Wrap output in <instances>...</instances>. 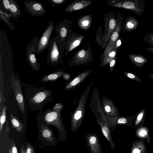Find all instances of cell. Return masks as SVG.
Listing matches in <instances>:
<instances>
[{"mask_svg":"<svg viewBox=\"0 0 153 153\" xmlns=\"http://www.w3.org/2000/svg\"><path fill=\"white\" fill-rule=\"evenodd\" d=\"M92 71L91 70H86L74 76L71 79L68 80L65 89L71 90L75 89L83 82Z\"/></svg>","mask_w":153,"mask_h":153,"instance_id":"15","label":"cell"},{"mask_svg":"<svg viewBox=\"0 0 153 153\" xmlns=\"http://www.w3.org/2000/svg\"><path fill=\"white\" fill-rule=\"evenodd\" d=\"M62 110L48 109L46 111L43 116L45 123L56 127L62 136V140L65 141L67 137L65 126L63 124L61 112Z\"/></svg>","mask_w":153,"mask_h":153,"instance_id":"4","label":"cell"},{"mask_svg":"<svg viewBox=\"0 0 153 153\" xmlns=\"http://www.w3.org/2000/svg\"><path fill=\"white\" fill-rule=\"evenodd\" d=\"M65 72L60 71L50 74L44 77L41 81L42 82L52 81L56 80L65 74Z\"/></svg>","mask_w":153,"mask_h":153,"instance_id":"29","label":"cell"},{"mask_svg":"<svg viewBox=\"0 0 153 153\" xmlns=\"http://www.w3.org/2000/svg\"><path fill=\"white\" fill-rule=\"evenodd\" d=\"M10 149L11 150L12 153H18L17 148L15 143L13 144L11 147Z\"/></svg>","mask_w":153,"mask_h":153,"instance_id":"40","label":"cell"},{"mask_svg":"<svg viewBox=\"0 0 153 153\" xmlns=\"http://www.w3.org/2000/svg\"><path fill=\"white\" fill-rule=\"evenodd\" d=\"M47 1L51 3L52 7L54 8L63 4L67 0H48Z\"/></svg>","mask_w":153,"mask_h":153,"instance_id":"35","label":"cell"},{"mask_svg":"<svg viewBox=\"0 0 153 153\" xmlns=\"http://www.w3.org/2000/svg\"><path fill=\"white\" fill-rule=\"evenodd\" d=\"M48 50L47 63L52 66L57 65L60 62L63 64V52L59 46L55 35L50 39Z\"/></svg>","mask_w":153,"mask_h":153,"instance_id":"5","label":"cell"},{"mask_svg":"<svg viewBox=\"0 0 153 153\" xmlns=\"http://www.w3.org/2000/svg\"><path fill=\"white\" fill-rule=\"evenodd\" d=\"M123 74L124 76L131 80L141 82H142L141 79L134 74L127 71H124Z\"/></svg>","mask_w":153,"mask_h":153,"instance_id":"33","label":"cell"},{"mask_svg":"<svg viewBox=\"0 0 153 153\" xmlns=\"http://www.w3.org/2000/svg\"><path fill=\"white\" fill-rule=\"evenodd\" d=\"M10 120L12 126L18 132L22 131L24 125L12 113L10 114Z\"/></svg>","mask_w":153,"mask_h":153,"instance_id":"28","label":"cell"},{"mask_svg":"<svg viewBox=\"0 0 153 153\" xmlns=\"http://www.w3.org/2000/svg\"><path fill=\"white\" fill-rule=\"evenodd\" d=\"M128 57L133 64L140 68H142L148 61L147 59L141 54H129Z\"/></svg>","mask_w":153,"mask_h":153,"instance_id":"21","label":"cell"},{"mask_svg":"<svg viewBox=\"0 0 153 153\" xmlns=\"http://www.w3.org/2000/svg\"><path fill=\"white\" fill-rule=\"evenodd\" d=\"M115 12V11L110 12L104 14L103 16L105 30L103 40L105 42L109 40L116 27L117 20Z\"/></svg>","mask_w":153,"mask_h":153,"instance_id":"9","label":"cell"},{"mask_svg":"<svg viewBox=\"0 0 153 153\" xmlns=\"http://www.w3.org/2000/svg\"><path fill=\"white\" fill-rule=\"evenodd\" d=\"M7 108V106L5 105L3 107L1 111L0 118V134H1L3 125L6 121V111Z\"/></svg>","mask_w":153,"mask_h":153,"instance_id":"31","label":"cell"},{"mask_svg":"<svg viewBox=\"0 0 153 153\" xmlns=\"http://www.w3.org/2000/svg\"><path fill=\"white\" fill-rule=\"evenodd\" d=\"M0 19L3 21L11 30L15 29V27L13 23L2 13L1 9H0Z\"/></svg>","mask_w":153,"mask_h":153,"instance_id":"32","label":"cell"},{"mask_svg":"<svg viewBox=\"0 0 153 153\" xmlns=\"http://www.w3.org/2000/svg\"><path fill=\"white\" fill-rule=\"evenodd\" d=\"M42 136L49 142H53V138L51 131L44 125L42 124L40 129Z\"/></svg>","mask_w":153,"mask_h":153,"instance_id":"27","label":"cell"},{"mask_svg":"<svg viewBox=\"0 0 153 153\" xmlns=\"http://www.w3.org/2000/svg\"><path fill=\"white\" fill-rule=\"evenodd\" d=\"M9 153H12L11 150L10 149H9Z\"/></svg>","mask_w":153,"mask_h":153,"instance_id":"45","label":"cell"},{"mask_svg":"<svg viewBox=\"0 0 153 153\" xmlns=\"http://www.w3.org/2000/svg\"><path fill=\"white\" fill-rule=\"evenodd\" d=\"M117 24L116 27L112 33L107 45L102 54L100 56V63H101L114 45L119 38V34L122 29L123 18L119 11L117 13Z\"/></svg>","mask_w":153,"mask_h":153,"instance_id":"6","label":"cell"},{"mask_svg":"<svg viewBox=\"0 0 153 153\" xmlns=\"http://www.w3.org/2000/svg\"><path fill=\"white\" fill-rule=\"evenodd\" d=\"M93 1L90 0H75L68 5L65 9V12L71 13L84 9L89 6Z\"/></svg>","mask_w":153,"mask_h":153,"instance_id":"18","label":"cell"},{"mask_svg":"<svg viewBox=\"0 0 153 153\" xmlns=\"http://www.w3.org/2000/svg\"><path fill=\"white\" fill-rule=\"evenodd\" d=\"M93 82L94 80H91L81 94L75 109L71 114V131L74 133H75L78 130L82 123L85 114L86 103L88 96Z\"/></svg>","mask_w":153,"mask_h":153,"instance_id":"1","label":"cell"},{"mask_svg":"<svg viewBox=\"0 0 153 153\" xmlns=\"http://www.w3.org/2000/svg\"><path fill=\"white\" fill-rule=\"evenodd\" d=\"M107 3L114 7L130 10L140 16L145 11L146 1L143 0H108Z\"/></svg>","mask_w":153,"mask_h":153,"instance_id":"3","label":"cell"},{"mask_svg":"<svg viewBox=\"0 0 153 153\" xmlns=\"http://www.w3.org/2000/svg\"><path fill=\"white\" fill-rule=\"evenodd\" d=\"M139 25V21L134 16H127L123 23V32L125 33L132 31L137 28Z\"/></svg>","mask_w":153,"mask_h":153,"instance_id":"20","label":"cell"},{"mask_svg":"<svg viewBox=\"0 0 153 153\" xmlns=\"http://www.w3.org/2000/svg\"><path fill=\"white\" fill-rule=\"evenodd\" d=\"M121 43L122 42L121 38H119L117 41L114 45L113 47L117 49V48L121 45Z\"/></svg>","mask_w":153,"mask_h":153,"instance_id":"39","label":"cell"},{"mask_svg":"<svg viewBox=\"0 0 153 153\" xmlns=\"http://www.w3.org/2000/svg\"><path fill=\"white\" fill-rule=\"evenodd\" d=\"M51 92L48 90H42L39 91L29 99V104L34 106H39L43 103L48 102V99L51 96Z\"/></svg>","mask_w":153,"mask_h":153,"instance_id":"17","label":"cell"},{"mask_svg":"<svg viewBox=\"0 0 153 153\" xmlns=\"http://www.w3.org/2000/svg\"><path fill=\"white\" fill-rule=\"evenodd\" d=\"M70 77V75L67 73L65 74L63 76V78L65 80H69Z\"/></svg>","mask_w":153,"mask_h":153,"instance_id":"41","label":"cell"},{"mask_svg":"<svg viewBox=\"0 0 153 153\" xmlns=\"http://www.w3.org/2000/svg\"><path fill=\"white\" fill-rule=\"evenodd\" d=\"M3 8L6 12H10V0H1Z\"/></svg>","mask_w":153,"mask_h":153,"instance_id":"36","label":"cell"},{"mask_svg":"<svg viewBox=\"0 0 153 153\" xmlns=\"http://www.w3.org/2000/svg\"><path fill=\"white\" fill-rule=\"evenodd\" d=\"M146 49L153 53V47L147 48H146Z\"/></svg>","mask_w":153,"mask_h":153,"instance_id":"43","label":"cell"},{"mask_svg":"<svg viewBox=\"0 0 153 153\" xmlns=\"http://www.w3.org/2000/svg\"><path fill=\"white\" fill-rule=\"evenodd\" d=\"M25 10L31 16L42 17L45 14L46 11L41 2L33 0L24 1Z\"/></svg>","mask_w":153,"mask_h":153,"instance_id":"12","label":"cell"},{"mask_svg":"<svg viewBox=\"0 0 153 153\" xmlns=\"http://www.w3.org/2000/svg\"><path fill=\"white\" fill-rule=\"evenodd\" d=\"M135 133L138 138L145 139L148 143H150L151 138L149 134V129L147 127L143 126L137 128L135 129Z\"/></svg>","mask_w":153,"mask_h":153,"instance_id":"26","label":"cell"},{"mask_svg":"<svg viewBox=\"0 0 153 153\" xmlns=\"http://www.w3.org/2000/svg\"><path fill=\"white\" fill-rule=\"evenodd\" d=\"M10 14L11 17L16 21L17 18L21 17L22 13L19 7L15 0H10Z\"/></svg>","mask_w":153,"mask_h":153,"instance_id":"24","label":"cell"},{"mask_svg":"<svg viewBox=\"0 0 153 153\" xmlns=\"http://www.w3.org/2000/svg\"><path fill=\"white\" fill-rule=\"evenodd\" d=\"M25 153H35L33 148L29 144H27Z\"/></svg>","mask_w":153,"mask_h":153,"instance_id":"38","label":"cell"},{"mask_svg":"<svg viewBox=\"0 0 153 153\" xmlns=\"http://www.w3.org/2000/svg\"><path fill=\"white\" fill-rule=\"evenodd\" d=\"M72 22L65 19L60 21L54 28L55 36L59 46L63 52L66 43L71 37L77 33L73 32Z\"/></svg>","mask_w":153,"mask_h":153,"instance_id":"2","label":"cell"},{"mask_svg":"<svg viewBox=\"0 0 153 153\" xmlns=\"http://www.w3.org/2000/svg\"><path fill=\"white\" fill-rule=\"evenodd\" d=\"M148 76L150 77V78L153 80V74H149L148 75Z\"/></svg>","mask_w":153,"mask_h":153,"instance_id":"44","label":"cell"},{"mask_svg":"<svg viewBox=\"0 0 153 153\" xmlns=\"http://www.w3.org/2000/svg\"><path fill=\"white\" fill-rule=\"evenodd\" d=\"M142 40L146 44L153 46V32L144 36Z\"/></svg>","mask_w":153,"mask_h":153,"instance_id":"34","label":"cell"},{"mask_svg":"<svg viewBox=\"0 0 153 153\" xmlns=\"http://www.w3.org/2000/svg\"><path fill=\"white\" fill-rule=\"evenodd\" d=\"M93 59L92 51L88 45V49L83 48L75 52L71 59L68 62V63L71 67L85 65L91 62Z\"/></svg>","mask_w":153,"mask_h":153,"instance_id":"7","label":"cell"},{"mask_svg":"<svg viewBox=\"0 0 153 153\" xmlns=\"http://www.w3.org/2000/svg\"><path fill=\"white\" fill-rule=\"evenodd\" d=\"M86 145L91 153H104L102 144L97 134L89 133L85 136Z\"/></svg>","mask_w":153,"mask_h":153,"instance_id":"13","label":"cell"},{"mask_svg":"<svg viewBox=\"0 0 153 153\" xmlns=\"http://www.w3.org/2000/svg\"><path fill=\"white\" fill-rule=\"evenodd\" d=\"M92 22V15L89 14L79 18L77 20V25L81 29L86 30L90 28Z\"/></svg>","mask_w":153,"mask_h":153,"instance_id":"23","label":"cell"},{"mask_svg":"<svg viewBox=\"0 0 153 153\" xmlns=\"http://www.w3.org/2000/svg\"><path fill=\"white\" fill-rule=\"evenodd\" d=\"M102 107L105 115L110 116H120L118 109L113 101L105 96L102 97Z\"/></svg>","mask_w":153,"mask_h":153,"instance_id":"16","label":"cell"},{"mask_svg":"<svg viewBox=\"0 0 153 153\" xmlns=\"http://www.w3.org/2000/svg\"><path fill=\"white\" fill-rule=\"evenodd\" d=\"M48 25L39 38L36 50V54H40L48 48L51 34L54 30V22L51 20L48 22Z\"/></svg>","mask_w":153,"mask_h":153,"instance_id":"10","label":"cell"},{"mask_svg":"<svg viewBox=\"0 0 153 153\" xmlns=\"http://www.w3.org/2000/svg\"><path fill=\"white\" fill-rule=\"evenodd\" d=\"M146 111L144 109H141L136 114L134 126L135 129L143 126L146 119Z\"/></svg>","mask_w":153,"mask_h":153,"instance_id":"25","label":"cell"},{"mask_svg":"<svg viewBox=\"0 0 153 153\" xmlns=\"http://www.w3.org/2000/svg\"><path fill=\"white\" fill-rule=\"evenodd\" d=\"M39 39L38 36L34 38L28 44L25 50L27 63L33 70L37 71H39L41 66L35 56Z\"/></svg>","mask_w":153,"mask_h":153,"instance_id":"8","label":"cell"},{"mask_svg":"<svg viewBox=\"0 0 153 153\" xmlns=\"http://www.w3.org/2000/svg\"><path fill=\"white\" fill-rule=\"evenodd\" d=\"M117 49L113 47L103 61L100 63L101 67L105 66L106 65L109 63L116 56Z\"/></svg>","mask_w":153,"mask_h":153,"instance_id":"30","label":"cell"},{"mask_svg":"<svg viewBox=\"0 0 153 153\" xmlns=\"http://www.w3.org/2000/svg\"><path fill=\"white\" fill-rule=\"evenodd\" d=\"M145 139H141L133 141L132 143L130 153H146L147 149Z\"/></svg>","mask_w":153,"mask_h":153,"instance_id":"22","label":"cell"},{"mask_svg":"<svg viewBox=\"0 0 153 153\" xmlns=\"http://www.w3.org/2000/svg\"><path fill=\"white\" fill-rule=\"evenodd\" d=\"M84 38L83 35L82 34L79 35L77 33L71 37L65 46V56L68 55L69 52L78 46Z\"/></svg>","mask_w":153,"mask_h":153,"instance_id":"19","label":"cell"},{"mask_svg":"<svg viewBox=\"0 0 153 153\" xmlns=\"http://www.w3.org/2000/svg\"><path fill=\"white\" fill-rule=\"evenodd\" d=\"M11 78L12 88L14 91L17 104L22 113L25 115V103L19 80L18 79H15L13 76Z\"/></svg>","mask_w":153,"mask_h":153,"instance_id":"14","label":"cell"},{"mask_svg":"<svg viewBox=\"0 0 153 153\" xmlns=\"http://www.w3.org/2000/svg\"><path fill=\"white\" fill-rule=\"evenodd\" d=\"M26 150L24 146H22L21 148L20 153H25Z\"/></svg>","mask_w":153,"mask_h":153,"instance_id":"42","label":"cell"},{"mask_svg":"<svg viewBox=\"0 0 153 153\" xmlns=\"http://www.w3.org/2000/svg\"><path fill=\"white\" fill-rule=\"evenodd\" d=\"M105 115L107 121L112 131L119 126H132L136 116V114L128 117L110 116Z\"/></svg>","mask_w":153,"mask_h":153,"instance_id":"11","label":"cell"},{"mask_svg":"<svg viewBox=\"0 0 153 153\" xmlns=\"http://www.w3.org/2000/svg\"><path fill=\"white\" fill-rule=\"evenodd\" d=\"M117 58L116 57L114 59L112 60L109 63V71L111 73H112L116 62Z\"/></svg>","mask_w":153,"mask_h":153,"instance_id":"37","label":"cell"}]
</instances>
